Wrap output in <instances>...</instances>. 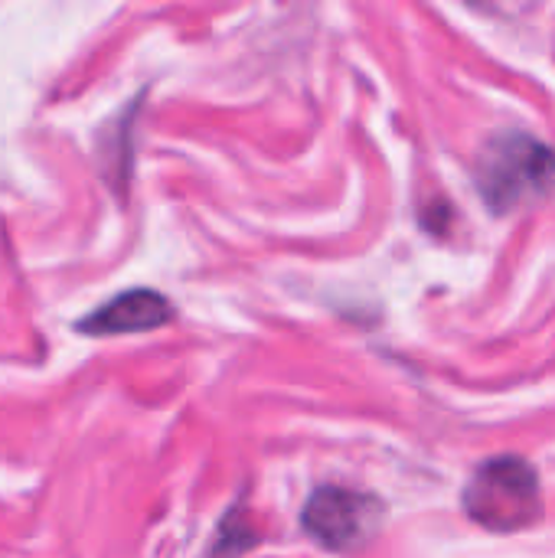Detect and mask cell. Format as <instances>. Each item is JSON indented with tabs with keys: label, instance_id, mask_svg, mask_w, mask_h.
<instances>
[{
	"label": "cell",
	"instance_id": "obj_3",
	"mask_svg": "<svg viewBox=\"0 0 555 558\" xmlns=\"http://www.w3.org/2000/svg\"><path fill=\"white\" fill-rule=\"evenodd\" d=\"M379 523L383 504L343 487H321L304 507V530L327 549H357L370 543Z\"/></svg>",
	"mask_w": 555,
	"mask_h": 558
},
{
	"label": "cell",
	"instance_id": "obj_1",
	"mask_svg": "<svg viewBox=\"0 0 555 558\" xmlns=\"http://www.w3.org/2000/svg\"><path fill=\"white\" fill-rule=\"evenodd\" d=\"M464 510L494 533H517L536 523L543 510L540 477L520 458H497L478 468L464 490Z\"/></svg>",
	"mask_w": 555,
	"mask_h": 558
},
{
	"label": "cell",
	"instance_id": "obj_4",
	"mask_svg": "<svg viewBox=\"0 0 555 558\" xmlns=\"http://www.w3.org/2000/svg\"><path fill=\"white\" fill-rule=\"evenodd\" d=\"M173 317V307L167 304L164 294L154 291H128L88 314L79 330L95 333V337H114V333H144L154 327H164Z\"/></svg>",
	"mask_w": 555,
	"mask_h": 558
},
{
	"label": "cell",
	"instance_id": "obj_2",
	"mask_svg": "<svg viewBox=\"0 0 555 558\" xmlns=\"http://www.w3.org/2000/svg\"><path fill=\"white\" fill-rule=\"evenodd\" d=\"M481 186L494 209H507L533 193H550L555 190V150L530 137H507L484 163Z\"/></svg>",
	"mask_w": 555,
	"mask_h": 558
}]
</instances>
